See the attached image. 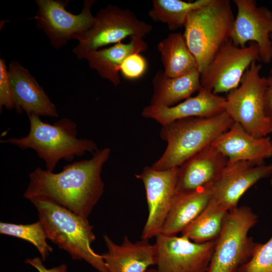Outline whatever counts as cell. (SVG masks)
Returning a JSON list of instances; mask_svg holds the SVG:
<instances>
[{
  "instance_id": "ffe728a7",
  "label": "cell",
  "mask_w": 272,
  "mask_h": 272,
  "mask_svg": "<svg viewBox=\"0 0 272 272\" xmlns=\"http://www.w3.org/2000/svg\"><path fill=\"white\" fill-rule=\"evenodd\" d=\"M127 43L121 42L102 49L90 52L84 59L88 61L90 68L95 70L103 79L109 80L115 86L120 82L119 72L124 60L134 53H141L148 49V44L140 37H132Z\"/></svg>"
},
{
  "instance_id": "836d02e7",
  "label": "cell",
  "mask_w": 272,
  "mask_h": 272,
  "mask_svg": "<svg viewBox=\"0 0 272 272\" xmlns=\"http://www.w3.org/2000/svg\"><path fill=\"white\" fill-rule=\"evenodd\" d=\"M271 142H272V141H271ZM270 185L272 186V178L270 180Z\"/></svg>"
},
{
  "instance_id": "d4e9b609",
  "label": "cell",
  "mask_w": 272,
  "mask_h": 272,
  "mask_svg": "<svg viewBox=\"0 0 272 272\" xmlns=\"http://www.w3.org/2000/svg\"><path fill=\"white\" fill-rule=\"evenodd\" d=\"M228 212L207 206L200 215L182 230L181 236L198 243L216 239L221 233Z\"/></svg>"
},
{
  "instance_id": "5b68a950",
  "label": "cell",
  "mask_w": 272,
  "mask_h": 272,
  "mask_svg": "<svg viewBox=\"0 0 272 272\" xmlns=\"http://www.w3.org/2000/svg\"><path fill=\"white\" fill-rule=\"evenodd\" d=\"M234 19L229 0H211L187 16L183 35L200 74L230 39Z\"/></svg>"
},
{
  "instance_id": "3957f363",
  "label": "cell",
  "mask_w": 272,
  "mask_h": 272,
  "mask_svg": "<svg viewBox=\"0 0 272 272\" xmlns=\"http://www.w3.org/2000/svg\"><path fill=\"white\" fill-rule=\"evenodd\" d=\"M234 121L225 112L208 117H193L162 125L160 136L167 142L161 157L151 166L157 170L178 168L228 130Z\"/></svg>"
},
{
  "instance_id": "e0dca14e",
  "label": "cell",
  "mask_w": 272,
  "mask_h": 272,
  "mask_svg": "<svg viewBox=\"0 0 272 272\" xmlns=\"http://www.w3.org/2000/svg\"><path fill=\"white\" fill-rule=\"evenodd\" d=\"M9 73L15 109L18 113L24 110L28 116H58L55 105L27 69L19 62L13 61L9 64Z\"/></svg>"
},
{
  "instance_id": "83f0119b",
  "label": "cell",
  "mask_w": 272,
  "mask_h": 272,
  "mask_svg": "<svg viewBox=\"0 0 272 272\" xmlns=\"http://www.w3.org/2000/svg\"><path fill=\"white\" fill-rule=\"evenodd\" d=\"M15 108L13 90L10 82L9 70L5 60L0 59V108Z\"/></svg>"
},
{
  "instance_id": "7a4b0ae2",
  "label": "cell",
  "mask_w": 272,
  "mask_h": 272,
  "mask_svg": "<svg viewBox=\"0 0 272 272\" xmlns=\"http://www.w3.org/2000/svg\"><path fill=\"white\" fill-rule=\"evenodd\" d=\"M29 200L38 211L48 239L66 251L73 259L84 260L98 272H109L101 254L91 248L96 236L87 218L45 198Z\"/></svg>"
},
{
  "instance_id": "4fadbf2b",
  "label": "cell",
  "mask_w": 272,
  "mask_h": 272,
  "mask_svg": "<svg viewBox=\"0 0 272 272\" xmlns=\"http://www.w3.org/2000/svg\"><path fill=\"white\" fill-rule=\"evenodd\" d=\"M237 8L230 39L236 46L244 47L248 42L257 44L260 60L264 63L272 61V12L258 7L254 0H234Z\"/></svg>"
},
{
  "instance_id": "2e32d148",
  "label": "cell",
  "mask_w": 272,
  "mask_h": 272,
  "mask_svg": "<svg viewBox=\"0 0 272 272\" xmlns=\"http://www.w3.org/2000/svg\"><path fill=\"white\" fill-rule=\"evenodd\" d=\"M211 145L226 157L229 163L247 161L261 165L265 159L272 157L269 137H254L235 122Z\"/></svg>"
},
{
  "instance_id": "f546056e",
  "label": "cell",
  "mask_w": 272,
  "mask_h": 272,
  "mask_svg": "<svg viewBox=\"0 0 272 272\" xmlns=\"http://www.w3.org/2000/svg\"><path fill=\"white\" fill-rule=\"evenodd\" d=\"M25 262L36 268L39 272H67V266L64 264L51 268H47L43 264L42 259L37 257L27 258Z\"/></svg>"
},
{
  "instance_id": "277c9868",
  "label": "cell",
  "mask_w": 272,
  "mask_h": 272,
  "mask_svg": "<svg viewBox=\"0 0 272 272\" xmlns=\"http://www.w3.org/2000/svg\"><path fill=\"white\" fill-rule=\"evenodd\" d=\"M30 130L26 137L11 138L1 141L22 150H34L44 160L46 170L53 172L61 159L72 160L86 152L93 154L99 149L97 145L88 139H78L76 123L63 118L53 124L42 121L40 117L30 115Z\"/></svg>"
},
{
  "instance_id": "8992f818",
  "label": "cell",
  "mask_w": 272,
  "mask_h": 272,
  "mask_svg": "<svg viewBox=\"0 0 272 272\" xmlns=\"http://www.w3.org/2000/svg\"><path fill=\"white\" fill-rule=\"evenodd\" d=\"M261 65L253 62L244 74L240 85L228 92L225 111L256 138L272 133V118L265 110L266 78L261 77Z\"/></svg>"
},
{
  "instance_id": "6da1fadb",
  "label": "cell",
  "mask_w": 272,
  "mask_h": 272,
  "mask_svg": "<svg viewBox=\"0 0 272 272\" xmlns=\"http://www.w3.org/2000/svg\"><path fill=\"white\" fill-rule=\"evenodd\" d=\"M110 154L109 148L99 149L91 159L66 165L58 173L37 167L29 174L24 197L45 198L88 218L103 193L101 174Z\"/></svg>"
},
{
  "instance_id": "cb8c5ba5",
  "label": "cell",
  "mask_w": 272,
  "mask_h": 272,
  "mask_svg": "<svg viewBox=\"0 0 272 272\" xmlns=\"http://www.w3.org/2000/svg\"><path fill=\"white\" fill-rule=\"evenodd\" d=\"M211 1L153 0L148 15L153 21L165 23L169 29L175 30L184 27L191 12L208 5Z\"/></svg>"
},
{
  "instance_id": "484cf974",
  "label": "cell",
  "mask_w": 272,
  "mask_h": 272,
  "mask_svg": "<svg viewBox=\"0 0 272 272\" xmlns=\"http://www.w3.org/2000/svg\"><path fill=\"white\" fill-rule=\"evenodd\" d=\"M0 233L13 236L28 241L38 250L44 261L53 251L47 242V237L43 227L39 221L30 224H16L0 223Z\"/></svg>"
},
{
  "instance_id": "d6a6232c",
  "label": "cell",
  "mask_w": 272,
  "mask_h": 272,
  "mask_svg": "<svg viewBox=\"0 0 272 272\" xmlns=\"http://www.w3.org/2000/svg\"><path fill=\"white\" fill-rule=\"evenodd\" d=\"M270 39H271V42H272V34L270 35ZM270 75H272V66H271V70H270Z\"/></svg>"
},
{
  "instance_id": "ac0fdd59",
  "label": "cell",
  "mask_w": 272,
  "mask_h": 272,
  "mask_svg": "<svg viewBox=\"0 0 272 272\" xmlns=\"http://www.w3.org/2000/svg\"><path fill=\"white\" fill-rule=\"evenodd\" d=\"M107 251L101 254L109 272H146L151 265L156 264L155 244L149 240L131 241L125 236L120 244L104 235Z\"/></svg>"
},
{
  "instance_id": "7c38bea8",
  "label": "cell",
  "mask_w": 272,
  "mask_h": 272,
  "mask_svg": "<svg viewBox=\"0 0 272 272\" xmlns=\"http://www.w3.org/2000/svg\"><path fill=\"white\" fill-rule=\"evenodd\" d=\"M178 168L157 170L145 167L135 177L143 183L148 207V216L141 239L149 240L162 232L175 192Z\"/></svg>"
},
{
  "instance_id": "52a82bcc",
  "label": "cell",
  "mask_w": 272,
  "mask_h": 272,
  "mask_svg": "<svg viewBox=\"0 0 272 272\" xmlns=\"http://www.w3.org/2000/svg\"><path fill=\"white\" fill-rule=\"evenodd\" d=\"M258 222V216L248 206L229 211L208 272H236L251 258L257 244L248 232Z\"/></svg>"
},
{
  "instance_id": "30bf717a",
  "label": "cell",
  "mask_w": 272,
  "mask_h": 272,
  "mask_svg": "<svg viewBox=\"0 0 272 272\" xmlns=\"http://www.w3.org/2000/svg\"><path fill=\"white\" fill-rule=\"evenodd\" d=\"M38 10L34 18L36 26L48 37L52 46L59 49L67 41L79 38L95 22L91 13L94 0H86L82 12L72 14L65 7L68 1L36 0Z\"/></svg>"
},
{
  "instance_id": "f1b7e54d",
  "label": "cell",
  "mask_w": 272,
  "mask_h": 272,
  "mask_svg": "<svg viewBox=\"0 0 272 272\" xmlns=\"http://www.w3.org/2000/svg\"><path fill=\"white\" fill-rule=\"evenodd\" d=\"M147 68L146 59L140 53L128 56L122 63L120 72L128 80H135L143 76Z\"/></svg>"
},
{
  "instance_id": "7402d4cb",
  "label": "cell",
  "mask_w": 272,
  "mask_h": 272,
  "mask_svg": "<svg viewBox=\"0 0 272 272\" xmlns=\"http://www.w3.org/2000/svg\"><path fill=\"white\" fill-rule=\"evenodd\" d=\"M214 186L175 194L161 233L176 235L181 232L207 207L212 199Z\"/></svg>"
},
{
  "instance_id": "1f68e13d",
  "label": "cell",
  "mask_w": 272,
  "mask_h": 272,
  "mask_svg": "<svg viewBox=\"0 0 272 272\" xmlns=\"http://www.w3.org/2000/svg\"><path fill=\"white\" fill-rule=\"evenodd\" d=\"M146 272H158L157 269L151 268L148 269Z\"/></svg>"
},
{
  "instance_id": "8fae6325",
  "label": "cell",
  "mask_w": 272,
  "mask_h": 272,
  "mask_svg": "<svg viewBox=\"0 0 272 272\" xmlns=\"http://www.w3.org/2000/svg\"><path fill=\"white\" fill-rule=\"evenodd\" d=\"M156 238L158 272H208L217 239L198 243L181 235L162 233Z\"/></svg>"
},
{
  "instance_id": "9c48e42d",
  "label": "cell",
  "mask_w": 272,
  "mask_h": 272,
  "mask_svg": "<svg viewBox=\"0 0 272 272\" xmlns=\"http://www.w3.org/2000/svg\"><path fill=\"white\" fill-rule=\"evenodd\" d=\"M257 61L261 60L256 43L240 47L230 39L200 74L201 86L216 95L229 92L239 86L246 71Z\"/></svg>"
},
{
  "instance_id": "603a6c76",
  "label": "cell",
  "mask_w": 272,
  "mask_h": 272,
  "mask_svg": "<svg viewBox=\"0 0 272 272\" xmlns=\"http://www.w3.org/2000/svg\"><path fill=\"white\" fill-rule=\"evenodd\" d=\"M165 74L175 77L187 74L197 68V62L190 51L182 34H170L157 45Z\"/></svg>"
},
{
  "instance_id": "44dd1931",
  "label": "cell",
  "mask_w": 272,
  "mask_h": 272,
  "mask_svg": "<svg viewBox=\"0 0 272 272\" xmlns=\"http://www.w3.org/2000/svg\"><path fill=\"white\" fill-rule=\"evenodd\" d=\"M198 69L175 77L166 76L158 71L152 80L153 93L149 106L152 108L171 107L191 97L201 88Z\"/></svg>"
},
{
  "instance_id": "9a60e30c",
  "label": "cell",
  "mask_w": 272,
  "mask_h": 272,
  "mask_svg": "<svg viewBox=\"0 0 272 272\" xmlns=\"http://www.w3.org/2000/svg\"><path fill=\"white\" fill-rule=\"evenodd\" d=\"M228 161L211 145L178 167L175 194L214 186Z\"/></svg>"
},
{
  "instance_id": "5bb4252c",
  "label": "cell",
  "mask_w": 272,
  "mask_h": 272,
  "mask_svg": "<svg viewBox=\"0 0 272 272\" xmlns=\"http://www.w3.org/2000/svg\"><path fill=\"white\" fill-rule=\"evenodd\" d=\"M272 175V164L256 165L247 161L228 162L214 188L208 207L229 211L253 185Z\"/></svg>"
},
{
  "instance_id": "d6986e66",
  "label": "cell",
  "mask_w": 272,
  "mask_h": 272,
  "mask_svg": "<svg viewBox=\"0 0 272 272\" xmlns=\"http://www.w3.org/2000/svg\"><path fill=\"white\" fill-rule=\"evenodd\" d=\"M225 98L201 87L196 96L176 105L157 108L148 105L143 108L142 115L154 119L163 125L183 118L218 115L225 111Z\"/></svg>"
},
{
  "instance_id": "4316f807",
  "label": "cell",
  "mask_w": 272,
  "mask_h": 272,
  "mask_svg": "<svg viewBox=\"0 0 272 272\" xmlns=\"http://www.w3.org/2000/svg\"><path fill=\"white\" fill-rule=\"evenodd\" d=\"M236 272H272V236L265 243H257L250 259Z\"/></svg>"
},
{
  "instance_id": "4dcf8cb0",
  "label": "cell",
  "mask_w": 272,
  "mask_h": 272,
  "mask_svg": "<svg viewBox=\"0 0 272 272\" xmlns=\"http://www.w3.org/2000/svg\"><path fill=\"white\" fill-rule=\"evenodd\" d=\"M265 110L267 116L272 118V75L266 78Z\"/></svg>"
},
{
  "instance_id": "ba28073f",
  "label": "cell",
  "mask_w": 272,
  "mask_h": 272,
  "mask_svg": "<svg viewBox=\"0 0 272 272\" xmlns=\"http://www.w3.org/2000/svg\"><path fill=\"white\" fill-rule=\"evenodd\" d=\"M94 25L78 40L73 50L78 59L102 46L116 44L127 37L144 38L152 30L150 24L140 20L130 10L107 5L95 16Z\"/></svg>"
}]
</instances>
